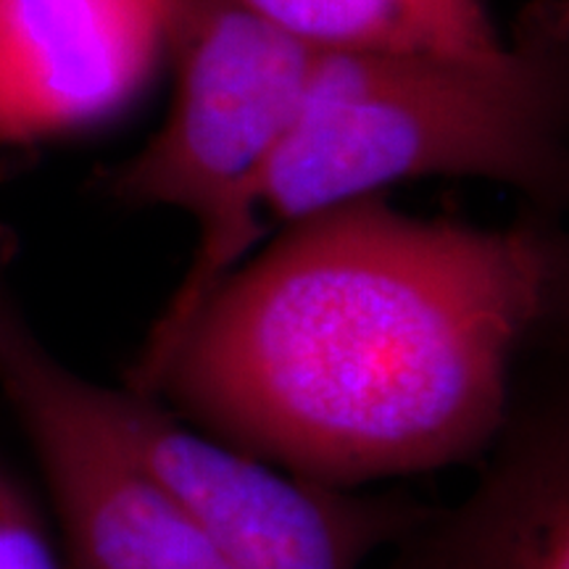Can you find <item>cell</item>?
Wrapping results in <instances>:
<instances>
[{"instance_id":"5b68a950","label":"cell","mask_w":569,"mask_h":569,"mask_svg":"<svg viewBox=\"0 0 569 569\" xmlns=\"http://www.w3.org/2000/svg\"><path fill=\"white\" fill-rule=\"evenodd\" d=\"M0 230V393L46 482L63 569H238L98 419L88 377L34 336L9 288Z\"/></svg>"},{"instance_id":"3957f363","label":"cell","mask_w":569,"mask_h":569,"mask_svg":"<svg viewBox=\"0 0 569 569\" xmlns=\"http://www.w3.org/2000/svg\"><path fill=\"white\" fill-rule=\"evenodd\" d=\"M167 56L174 61L167 119L111 177L109 193L132 206L188 213L198 246L188 274L127 369L130 388L153 375L209 290L267 232L256 193L319 53L238 0H172Z\"/></svg>"},{"instance_id":"7a4b0ae2","label":"cell","mask_w":569,"mask_h":569,"mask_svg":"<svg viewBox=\"0 0 569 569\" xmlns=\"http://www.w3.org/2000/svg\"><path fill=\"white\" fill-rule=\"evenodd\" d=\"M565 74L538 27L488 59L319 53L256 206L282 227L419 177H480L551 198L561 188Z\"/></svg>"},{"instance_id":"ba28073f","label":"cell","mask_w":569,"mask_h":569,"mask_svg":"<svg viewBox=\"0 0 569 569\" xmlns=\"http://www.w3.org/2000/svg\"><path fill=\"white\" fill-rule=\"evenodd\" d=\"M317 53H443L509 48L486 0H238Z\"/></svg>"},{"instance_id":"52a82bcc","label":"cell","mask_w":569,"mask_h":569,"mask_svg":"<svg viewBox=\"0 0 569 569\" xmlns=\"http://www.w3.org/2000/svg\"><path fill=\"white\" fill-rule=\"evenodd\" d=\"M451 507H427L367 569H569L565 398L515 411Z\"/></svg>"},{"instance_id":"277c9868","label":"cell","mask_w":569,"mask_h":569,"mask_svg":"<svg viewBox=\"0 0 569 569\" xmlns=\"http://www.w3.org/2000/svg\"><path fill=\"white\" fill-rule=\"evenodd\" d=\"M88 396L134 465L238 569H367L427 509L393 490L306 480L201 430L159 396L92 380Z\"/></svg>"},{"instance_id":"8992f818","label":"cell","mask_w":569,"mask_h":569,"mask_svg":"<svg viewBox=\"0 0 569 569\" xmlns=\"http://www.w3.org/2000/svg\"><path fill=\"white\" fill-rule=\"evenodd\" d=\"M172 0H0V142L124 109L167 56Z\"/></svg>"},{"instance_id":"9c48e42d","label":"cell","mask_w":569,"mask_h":569,"mask_svg":"<svg viewBox=\"0 0 569 569\" xmlns=\"http://www.w3.org/2000/svg\"><path fill=\"white\" fill-rule=\"evenodd\" d=\"M0 569H63L59 543L38 503L0 465Z\"/></svg>"},{"instance_id":"6da1fadb","label":"cell","mask_w":569,"mask_h":569,"mask_svg":"<svg viewBox=\"0 0 569 569\" xmlns=\"http://www.w3.org/2000/svg\"><path fill=\"white\" fill-rule=\"evenodd\" d=\"M565 293L567 246L540 222L367 196L246 256L132 390L306 480L377 488L486 457Z\"/></svg>"}]
</instances>
